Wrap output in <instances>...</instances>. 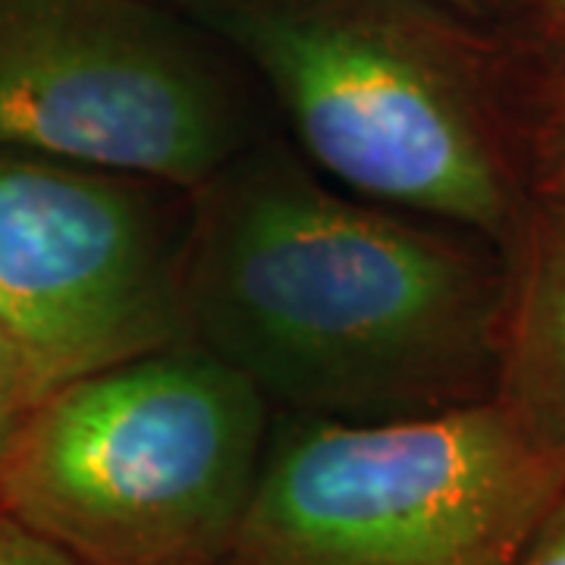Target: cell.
Masks as SVG:
<instances>
[{
  "label": "cell",
  "mask_w": 565,
  "mask_h": 565,
  "mask_svg": "<svg viewBox=\"0 0 565 565\" xmlns=\"http://www.w3.org/2000/svg\"><path fill=\"white\" fill-rule=\"evenodd\" d=\"M277 408L192 340L54 386L0 462V515L79 565H230Z\"/></svg>",
  "instance_id": "obj_3"
},
{
  "label": "cell",
  "mask_w": 565,
  "mask_h": 565,
  "mask_svg": "<svg viewBox=\"0 0 565 565\" xmlns=\"http://www.w3.org/2000/svg\"><path fill=\"white\" fill-rule=\"evenodd\" d=\"M512 565H565V484L531 527Z\"/></svg>",
  "instance_id": "obj_11"
},
{
  "label": "cell",
  "mask_w": 565,
  "mask_h": 565,
  "mask_svg": "<svg viewBox=\"0 0 565 565\" xmlns=\"http://www.w3.org/2000/svg\"><path fill=\"white\" fill-rule=\"evenodd\" d=\"M503 248L355 195L277 141L189 192L185 340L277 412L396 422L493 399Z\"/></svg>",
  "instance_id": "obj_1"
},
{
  "label": "cell",
  "mask_w": 565,
  "mask_h": 565,
  "mask_svg": "<svg viewBox=\"0 0 565 565\" xmlns=\"http://www.w3.org/2000/svg\"><path fill=\"white\" fill-rule=\"evenodd\" d=\"M430 3L452 10V13L478 22V25H487V29L519 35L537 0H430Z\"/></svg>",
  "instance_id": "obj_13"
},
{
  "label": "cell",
  "mask_w": 565,
  "mask_h": 565,
  "mask_svg": "<svg viewBox=\"0 0 565 565\" xmlns=\"http://www.w3.org/2000/svg\"><path fill=\"white\" fill-rule=\"evenodd\" d=\"M497 399L565 459V211L527 204L503 245Z\"/></svg>",
  "instance_id": "obj_7"
},
{
  "label": "cell",
  "mask_w": 565,
  "mask_h": 565,
  "mask_svg": "<svg viewBox=\"0 0 565 565\" xmlns=\"http://www.w3.org/2000/svg\"><path fill=\"white\" fill-rule=\"evenodd\" d=\"M248 141L236 85L158 0H0V148L192 192Z\"/></svg>",
  "instance_id": "obj_5"
},
{
  "label": "cell",
  "mask_w": 565,
  "mask_h": 565,
  "mask_svg": "<svg viewBox=\"0 0 565 565\" xmlns=\"http://www.w3.org/2000/svg\"><path fill=\"white\" fill-rule=\"evenodd\" d=\"M280 104L302 158L500 248L531 195L525 47L430 0H177Z\"/></svg>",
  "instance_id": "obj_2"
},
{
  "label": "cell",
  "mask_w": 565,
  "mask_h": 565,
  "mask_svg": "<svg viewBox=\"0 0 565 565\" xmlns=\"http://www.w3.org/2000/svg\"><path fill=\"white\" fill-rule=\"evenodd\" d=\"M563 484L497 396L396 422L277 412L230 565H512Z\"/></svg>",
  "instance_id": "obj_4"
},
{
  "label": "cell",
  "mask_w": 565,
  "mask_h": 565,
  "mask_svg": "<svg viewBox=\"0 0 565 565\" xmlns=\"http://www.w3.org/2000/svg\"><path fill=\"white\" fill-rule=\"evenodd\" d=\"M54 386H61V381L47 364L0 323V462L22 424Z\"/></svg>",
  "instance_id": "obj_9"
},
{
  "label": "cell",
  "mask_w": 565,
  "mask_h": 565,
  "mask_svg": "<svg viewBox=\"0 0 565 565\" xmlns=\"http://www.w3.org/2000/svg\"><path fill=\"white\" fill-rule=\"evenodd\" d=\"M0 565H79L63 550L32 534L29 527L0 515Z\"/></svg>",
  "instance_id": "obj_12"
},
{
  "label": "cell",
  "mask_w": 565,
  "mask_h": 565,
  "mask_svg": "<svg viewBox=\"0 0 565 565\" xmlns=\"http://www.w3.org/2000/svg\"><path fill=\"white\" fill-rule=\"evenodd\" d=\"M522 148L531 202L565 211V63H544L527 54Z\"/></svg>",
  "instance_id": "obj_8"
},
{
  "label": "cell",
  "mask_w": 565,
  "mask_h": 565,
  "mask_svg": "<svg viewBox=\"0 0 565 565\" xmlns=\"http://www.w3.org/2000/svg\"><path fill=\"white\" fill-rule=\"evenodd\" d=\"M515 39L537 61L565 63V0H537Z\"/></svg>",
  "instance_id": "obj_10"
},
{
  "label": "cell",
  "mask_w": 565,
  "mask_h": 565,
  "mask_svg": "<svg viewBox=\"0 0 565 565\" xmlns=\"http://www.w3.org/2000/svg\"><path fill=\"white\" fill-rule=\"evenodd\" d=\"M189 192L0 148V323L57 381L185 340Z\"/></svg>",
  "instance_id": "obj_6"
}]
</instances>
